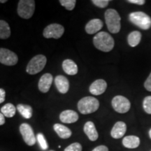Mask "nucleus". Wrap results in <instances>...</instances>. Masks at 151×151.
Returning a JSON list of instances; mask_svg holds the SVG:
<instances>
[{
	"mask_svg": "<svg viewBox=\"0 0 151 151\" xmlns=\"http://www.w3.org/2000/svg\"><path fill=\"white\" fill-rule=\"evenodd\" d=\"M93 44L95 48L103 52H110L115 46L113 38L106 32H99L93 38Z\"/></svg>",
	"mask_w": 151,
	"mask_h": 151,
	"instance_id": "1",
	"label": "nucleus"
},
{
	"mask_svg": "<svg viewBox=\"0 0 151 151\" xmlns=\"http://www.w3.org/2000/svg\"><path fill=\"white\" fill-rule=\"evenodd\" d=\"M105 22L109 31L112 34H117L121 29V18L115 9H109L104 14Z\"/></svg>",
	"mask_w": 151,
	"mask_h": 151,
	"instance_id": "2",
	"label": "nucleus"
},
{
	"mask_svg": "<svg viewBox=\"0 0 151 151\" xmlns=\"http://www.w3.org/2000/svg\"><path fill=\"white\" fill-rule=\"evenodd\" d=\"M129 20L141 29L148 30L151 27V18L143 11H135L130 13Z\"/></svg>",
	"mask_w": 151,
	"mask_h": 151,
	"instance_id": "3",
	"label": "nucleus"
},
{
	"mask_svg": "<svg viewBox=\"0 0 151 151\" xmlns=\"http://www.w3.org/2000/svg\"><path fill=\"white\" fill-rule=\"evenodd\" d=\"M99 102L93 97L82 98L78 103V109L80 113L86 115L94 113L99 109Z\"/></svg>",
	"mask_w": 151,
	"mask_h": 151,
	"instance_id": "4",
	"label": "nucleus"
},
{
	"mask_svg": "<svg viewBox=\"0 0 151 151\" xmlns=\"http://www.w3.org/2000/svg\"><path fill=\"white\" fill-rule=\"evenodd\" d=\"M47 59L43 55H37L32 58L26 68V71L29 74L35 75L39 73L46 66Z\"/></svg>",
	"mask_w": 151,
	"mask_h": 151,
	"instance_id": "5",
	"label": "nucleus"
},
{
	"mask_svg": "<svg viewBox=\"0 0 151 151\" xmlns=\"http://www.w3.org/2000/svg\"><path fill=\"white\" fill-rule=\"evenodd\" d=\"M35 10L34 0H20L18 2V14L24 19H29L33 16Z\"/></svg>",
	"mask_w": 151,
	"mask_h": 151,
	"instance_id": "6",
	"label": "nucleus"
},
{
	"mask_svg": "<svg viewBox=\"0 0 151 151\" xmlns=\"http://www.w3.org/2000/svg\"><path fill=\"white\" fill-rule=\"evenodd\" d=\"M113 109L119 113H126L130 110L131 103L127 97L122 95H117L113 98L111 101Z\"/></svg>",
	"mask_w": 151,
	"mask_h": 151,
	"instance_id": "7",
	"label": "nucleus"
},
{
	"mask_svg": "<svg viewBox=\"0 0 151 151\" xmlns=\"http://www.w3.org/2000/svg\"><path fill=\"white\" fill-rule=\"evenodd\" d=\"M65 28L60 24H50L43 30V35L46 39H60L63 35Z\"/></svg>",
	"mask_w": 151,
	"mask_h": 151,
	"instance_id": "8",
	"label": "nucleus"
},
{
	"mask_svg": "<svg viewBox=\"0 0 151 151\" xmlns=\"http://www.w3.org/2000/svg\"><path fill=\"white\" fill-rule=\"evenodd\" d=\"M18 55L9 49L0 48V63L7 66H14L18 63Z\"/></svg>",
	"mask_w": 151,
	"mask_h": 151,
	"instance_id": "9",
	"label": "nucleus"
},
{
	"mask_svg": "<svg viewBox=\"0 0 151 151\" xmlns=\"http://www.w3.org/2000/svg\"><path fill=\"white\" fill-rule=\"evenodd\" d=\"M20 132L23 138V140L28 146H34L36 143L37 139L34 134L33 129L29 124L22 123L20 126Z\"/></svg>",
	"mask_w": 151,
	"mask_h": 151,
	"instance_id": "10",
	"label": "nucleus"
},
{
	"mask_svg": "<svg viewBox=\"0 0 151 151\" xmlns=\"http://www.w3.org/2000/svg\"><path fill=\"white\" fill-rule=\"evenodd\" d=\"M107 88V83L106 81L103 79H98L94 81L90 85L89 90L90 92L93 95H100L105 92Z\"/></svg>",
	"mask_w": 151,
	"mask_h": 151,
	"instance_id": "11",
	"label": "nucleus"
},
{
	"mask_svg": "<svg viewBox=\"0 0 151 151\" xmlns=\"http://www.w3.org/2000/svg\"><path fill=\"white\" fill-rule=\"evenodd\" d=\"M127 132V124L122 121H118L114 124L111 132V136L113 139H118L124 137Z\"/></svg>",
	"mask_w": 151,
	"mask_h": 151,
	"instance_id": "12",
	"label": "nucleus"
},
{
	"mask_svg": "<svg viewBox=\"0 0 151 151\" xmlns=\"http://www.w3.org/2000/svg\"><path fill=\"white\" fill-rule=\"evenodd\" d=\"M53 78L50 73H45L41 77L40 80L39 81L38 87L39 89L43 93H46L50 90Z\"/></svg>",
	"mask_w": 151,
	"mask_h": 151,
	"instance_id": "13",
	"label": "nucleus"
},
{
	"mask_svg": "<svg viewBox=\"0 0 151 151\" xmlns=\"http://www.w3.org/2000/svg\"><path fill=\"white\" fill-rule=\"evenodd\" d=\"M103 22L100 19H92L86 25V32L88 35H94L100 31L103 27Z\"/></svg>",
	"mask_w": 151,
	"mask_h": 151,
	"instance_id": "14",
	"label": "nucleus"
},
{
	"mask_svg": "<svg viewBox=\"0 0 151 151\" xmlns=\"http://www.w3.org/2000/svg\"><path fill=\"white\" fill-rule=\"evenodd\" d=\"M55 83L60 93L66 94L69 91V82L68 79L64 76L60 75L55 78Z\"/></svg>",
	"mask_w": 151,
	"mask_h": 151,
	"instance_id": "15",
	"label": "nucleus"
},
{
	"mask_svg": "<svg viewBox=\"0 0 151 151\" xmlns=\"http://www.w3.org/2000/svg\"><path fill=\"white\" fill-rule=\"evenodd\" d=\"M60 119L64 123H73L78 120V115L74 111L66 110L60 113Z\"/></svg>",
	"mask_w": 151,
	"mask_h": 151,
	"instance_id": "16",
	"label": "nucleus"
},
{
	"mask_svg": "<svg viewBox=\"0 0 151 151\" xmlns=\"http://www.w3.org/2000/svg\"><path fill=\"white\" fill-rule=\"evenodd\" d=\"M85 134L88 137V139L92 141H95L97 140L98 137H99V134L96 129L95 125L93 122L91 121L87 122L84 125L83 128Z\"/></svg>",
	"mask_w": 151,
	"mask_h": 151,
	"instance_id": "17",
	"label": "nucleus"
},
{
	"mask_svg": "<svg viewBox=\"0 0 151 151\" xmlns=\"http://www.w3.org/2000/svg\"><path fill=\"white\" fill-rule=\"evenodd\" d=\"M140 138L137 136L129 135L124 137L122 139V145L127 148L134 149L137 148L140 146Z\"/></svg>",
	"mask_w": 151,
	"mask_h": 151,
	"instance_id": "18",
	"label": "nucleus"
},
{
	"mask_svg": "<svg viewBox=\"0 0 151 151\" xmlns=\"http://www.w3.org/2000/svg\"><path fill=\"white\" fill-rule=\"evenodd\" d=\"M62 69L68 75H76L78 73V67L73 60L67 59L62 63Z\"/></svg>",
	"mask_w": 151,
	"mask_h": 151,
	"instance_id": "19",
	"label": "nucleus"
},
{
	"mask_svg": "<svg viewBox=\"0 0 151 151\" xmlns=\"http://www.w3.org/2000/svg\"><path fill=\"white\" fill-rule=\"evenodd\" d=\"M142 35L139 31H135L130 32L127 36V43L129 46L134 48L139 44L141 41Z\"/></svg>",
	"mask_w": 151,
	"mask_h": 151,
	"instance_id": "20",
	"label": "nucleus"
},
{
	"mask_svg": "<svg viewBox=\"0 0 151 151\" xmlns=\"http://www.w3.org/2000/svg\"><path fill=\"white\" fill-rule=\"evenodd\" d=\"M54 130L62 139H68L72 134V132L69 128L61 124H55L53 126Z\"/></svg>",
	"mask_w": 151,
	"mask_h": 151,
	"instance_id": "21",
	"label": "nucleus"
},
{
	"mask_svg": "<svg viewBox=\"0 0 151 151\" xmlns=\"http://www.w3.org/2000/svg\"><path fill=\"white\" fill-rule=\"evenodd\" d=\"M11 36V29L9 24L4 20H0V39H6Z\"/></svg>",
	"mask_w": 151,
	"mask_h": 151,
	"instance_id": "22",
	"label": "nucleus"
},
{
	"mask_svg": "<svg viewBox=\"0 0 151 151\" xmlns=\"http://www.w3.org/2000/svg\"><path fill=\"white\" fill-rule=\"evenodd\" d=\"M17 110L26 119H29L32 116V108L29 105L18 104L17 106Z\"/></svg>",
	"mask_w": 151,
	"mask_h": 151,
	"instance_id": "23",
	"label": "nucleus"
},
{
	"mask_svg": "<svg viewBox=\"0 0 151 151\" xmlns=\"http://www.w3.org/2000/svg\"><path fill=\"white\" fill-rule=\"evenodd\" d=\"M16 109L12 104L8 103L5 104L1 109V112L5 117L7 118H12L16 114Z\"/></svg>",
	"mask_w": 151,
	"mask_h": 151,
	"instance_id": "24",
	"label": "nucleus"
},
{
	"mask_svg": "<svg viewBox=\"0 0 151 151\" xmlns=\"http://www.w3.org/2000/svg\"><path fill=\"white\" fill-rule=\"evenodd\" d=\"M143 111L147 114L151 115V96H147L143 100Z\"/></svg>",
	"mask_w": 151,
	"mask_h": 151,
	"instance_id": "25",
	"label": "nucleus"
},
{
	"mask_svg": "<svg viewBox=\"0 0 151 151\" xmlns=\"http://www.w3.org/2000/svg\"><path fill=\"white\" fill-rule=\"evenodd\" d=\"M60 3L67 10L72 11L74 9L76 1V0H60Z\"/></svg>",
	"mask_w": 151,
	"mask_h": 151,
	"instance_id": "26",
	"label": "nucleus"
},
{
	"mask_svg": "<svg viewBox=\"0 0 151 151\" xmlns=\"http://www.w3.org/2000/svg\"><path fill=\"white\" fill-rule=\"evenodd\" d=\"M37 138L38 142H39V145H40V146L41 147V148H42L43 150H46L48 146V144H47L46 139H45L44 136H43L41 133H39L37 134Z\"/></svg>",
	"mask_w": 151,
	"mask_h": 151,
	"instance_id": "27",
	"label": "nucleus"
},
{
	"mask_svg": "<svg viewBox=\"0 0 151 151\" xmlns=\"http://www.w3.org/2000/svg\"><path fill=\"white\" fill-rule=\"evenodd\" d=\"M92 2L99 8L104 9L109 5L110 1L109 0H92Z\"/></svg>",
	"mask_w": 151,
	"mask_h": 151,
	"instance_id": "28",
	"label": "nucleus"
},
{
	"mask_svg": "<svg viewBox=\"0 0 151 151\" xmlns=\"http://www.w3.org/2000/svg\"><path fill=\"white\" fill-rule=\"evenodd\" d=\"M64 151H82V146L79 143H73L67 147Z\"/></svg>",
	"mask_w": 151,
	"mask_h": 151,
	"instance_id": "29",
	"label": "nucleus"
},
{
	"mask_svg": "<svg viewBox=\"0 0 151 151\" xmlns=\"http://www.w3.org/2000/svg\"><path fill=\"white\" fill-rule=\"evenodd\" d=\"M143 86H144L145 89L149 92H151V72L149 74L148 78H146V80L145 81Z\"/></svg>",
	"mask_w": 151,
	"mask_h": 151,
	"instance_id": "30",
	"label": "nucleus"
},
{
	"mask_svg": "<svg viewBox=\"0 0 151 151\" xmlns=\"http://www.w3.org/2000/svg\"><path fill=\"white\" fill-rule=\"evenodd\" d=\"M127 2L131 3V4H134L141 6V5L145 4V3H146V1H145V0H128Z\"/></svg>",
	"mask_w": 151,
	"mask_h": 151,
	"instance_id": "31",
	"label": "nucleus"
},
{
	"mask_svg": "<svg viewBox=\"0 0 151 151\" xmlns=\"http://www.w3.org/2000/svg\"><path fill=\"white\" fill-rule=\"evenodd\" d=\"M5 97H6V92L5 90L0 88V104L3 103L5 101Z\"/></svg>",
	"mask_w": 151,
	"mask_h": 151,
	"instance_id": "32",
	"label": "nucleus"
},
{
	"mask_svg": "<svg viewBox=\"0 0 151 151\" xmlns=\"http://www.w3.org/2000/svg\"><path fill=\"white\" fill-rule=\"evenodd\" d=\"M92 151H109V148L108 147L101 145V146L96 147V148H94Z\"/></svg>",
	"mask_w": 151,
	"mask_h": 151,
	"instance_id": "33",
	"label": "nucleus"
},
{
	"mask_svg": "<svg viewBox=\"0 0 151 151\" xmlns=\"http://www.w3.org/2000/svg\"><path fill=\"white\" fill-rule=\"evenodd\" d=\"M5 123V116L0 113V125H3Z\"/></svg>",
	"mask_w": 151,
	"mask_h": 151,
	"instance_id": "34",
	"label": "nucleus"
},
{
	"mask_svg": "<svg viewBox=\"0 0 151 151\" xmlns=\"http://www.w3.org/2000/svg\"><path fill=\"white\" fill-rule=\"evenodd\" d=\"M148 134H149V137L150 138V139H151V128H150V129L149 130V132H148Z\"/></svg>",
	"mask_w": 151,
	"mask_h": 151,
	"instance_id": "35",
	"label": "nucleus"
},
{
	"mask_svg": "<svg viewBox=\"0 0 151 151\" xmlns=\"http://www.w3.org/2000/svg\"><path fill=\"white\" fill-rule=\"evenodd\" d=\"M6 0H0V3H6Z\"/></svg>",
	"mask_w": 151,
	"mask_h": 151,
	"instance_id": "36",
	"label": "nucleus"
},
{
	"mask_svg": "<svg viewBox=\"0 0 151 151\" xmlns=\"http://www.w3.org/2000/svg\"><path fill=\"white\" fill-rule=\"evenodd\" d=\"M150 151H151V150H150Z\"/></svg>",
	"mask_w": 151,
	"mask_h": 151,
	"instance_id": "37",
	"label": "nucleus"
}]
</instances>
